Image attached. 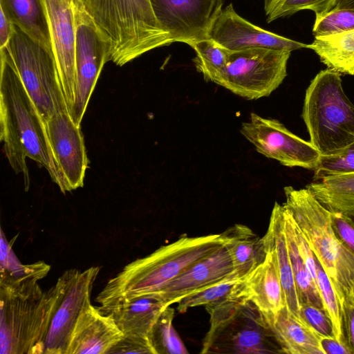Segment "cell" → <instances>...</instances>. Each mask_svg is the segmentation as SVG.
Listing matches in <instances>:
<instances>
[{
  "mask_svg": "<svg viewBox=\"0 0 354 354\" xmlns=\"http://www.w3.org/2000/svg\"><path fill=\"white\" fill-rule=\"evenodd\" d=\"M0 140L10 165L30 187L26 158L44 167L59 184L41 118L6 48L0 49Z\"/></svg>",
  "mask_w": 354,
  "mask_h": 354,
  "instance_id": "obj_1",
  "label": "cell"
},
{
  "mask_svg": "<svg viewBox=\"0 0 354 354\" xmlns=\"http://www.w3.org/2000/svg\"><path fill=\"white\" fill-rule=\"evenodd\" d=\"M223 245L220 234H182L175 241L129 263L106 283L96 301L111 308L133 298L157 293L194 262Z\"/></svg>",
  "mask_w": 354,
  "mask_h": 354,
  "instance_id": "obj_2",
  "label": "cell"
},
{
  "mask_svg": "<svg viewBox=\"0 0 354 354\" xmlns=\"http://www.w3.org/2000/svg\"><path fill=\"white\" fill-rule=\"evenodd\" d=\"M109 48V61L122 66L172 42L150 0H82Z\"/></svg>",
  "mask_w": 354,
  "mask_h": 354,
  "instance_id": "obj_3",
  "label": "cell"
},
{
  "mask_svg": "<svg viewBox=\"0 0 354 354\" xmlns=\"http://www.w3.org/2000/svg\"><path fill=\"white\" fill-rule=\"evenodd\" d=\"M75 269L46 290L37 284L19 293L0 292V354H41L53 317Z\"/></svg>",
  "mask_w": 354,
  "mask_h": 354,
  "instance_id": "obj_4",
  "label": "cell"
},
{
  "mask_svg": "<svg viewBox=\"0 0 354 354\" xmlns=\"http://www.w3.org/2000/svg\"><path fill=\"white\" fill-rule=\"evenodd\" d=\"M287 207L304 234L337 294L341 308L354 297V254L337 236L331 212L307 187H284Z\"/></svg>",
  "mask_w": 354,
  "mask_h": 354,
  "instance_id": "obj_5",
  "label": "cell"
},
{
  "mask_svg": "<svg viewBox=\"0 0 354 354\" xmlns=\"http://www.w3.org/2000/svg\"><path fill=\"white\" fill-rule=\"evenodd\" d=\"M302 118L310 143L330 155L354 142V105L345 94L339 73H318L306 89Z\"/></svg>",
  "mask_w": 354,
  "mask_h": 354,
  "instance_id": "obj_6",
  "label": "cell"
},
{
  "mask_svg": "<svg viewBox=\"0 0 354 354\" xmlns=\"http://www.w3.org/2000/svg\"><path fill=\"white\" fill-rule=\"evenodd\" d=\"M205 308L210 316V326L201 353H281L261 313L241 295Z\"/></svg>",
  "mask_w": 354,
  "mask_h": 354,
  "instance_id": "obj_7",
  "label": "cell"
},
{
  "mask_svg": "<svg viewBox=\"0 0 354 354\" xmlns=\"http://www.w3.org/2000/svg\"><path fill=\"white\" fill-rule=\"evenodd\" d=\"M5 48L43 123L55 114L68 112L53 51L15 25Z\"/></svg>",
  "mask_w": 354,
  "mask_h": 354,
  "instance_id": "obj_8",
  "label": "cell"
},
{
  "mask_svg": "<svg viewBox=\"0 0 354 354\" xmlns=\"http://www.w3.org/2000/svg\"><path fill=\"white\" fill-rule=\"evenodd\" d=\"M291 50L250 48L231 51L216 84L247 100L269 96L287 75Z\"/></svg>",
  "mask_w": 354,
  "mask_h": 354,
  "instance_id": "obj_9",
  "label": "cell"
},
{
  "mask_svg": "<svg viewBox=\"0 0 354 354\" xmlns=\"http://www.w3.org/2000/svg\"><path fill=\"white\" fill-rule=\"evenodd\" d=\"M75 24L76 89L69 111L73 122L80 127L90 97L104 64L109 48L87 12L82 0H73Z\"/></svg>",
  "mask_w": 354,
  "mask_h": 354,
  "instance_id": "obj_10",
  "label": "cell"
},
{
  "mask_svg": "<svg viewBox=\"0 0 354 354\" xmlns=\"http://www.w3.org/2000/svg\"><path fill=\"white\" fill-rule=\"evenodd\" d=\"M240 131L258 153L286 167L314 169L321 156L310 142L295 135L276 119L251 113Z\"/></svg>",
  "mask_w": 354,
  "mask_h": 354,
  "instance_id": "obj_11",
  "label": "cell"
},
{
  "mask_svg": "<svg viewBox=\"0 0 354 354\" xmlns=\"http://www.w3.org/2000/svg\"><path fill=\"white\" fill-rule=\"evenodd\" d=\"M44 126L61 192L83 187L88 158L80 127L73 122L68 112L53 115Z\"/></svg>",
  "mask_w": 354,
  "mask_h": 354,
  "instance_id": "obj_12",
  "label": "cell"
},
{
  "mask_svg": "<svg viewBox=\"0 0 354 354\" xmlns=\"http://www.w3.org/2000/svg\"><path fill=\"white\" fill-rule=\"evenodd\" d=\"M155 15L171 42L189 44L209 38L223 9V0H150Z\"/></svg>",
  "mask_w": 354,
  "mask_h": 354,
  "instance_id": "obj_13",
  "label": "cell"
},
{
  "mask_svg": "<svg viewBox=\"0 0 354 354\" xmlns=\"http://www.w3.org/2000/svg\"><path fill=\"white\" fill-rule=\"evenodd\" d=\"M53 52L69 114L75 98V24L73 0H41Z\"/></svg>",
  "mask_w": 354,
  "mask_h": 354,
  "instance_id": "obj_14",
  "label": "cell"
},
{
  "mask_svg": "<svg viewBox=\"0 0 354 354\" xmlns=\"http://www.w3.org/2000/svg\"><path fill=\"white\" fill-rule=\"evenodd\" d=\"M100 271L98 266H91L82 272L75 269L51 320L44 353L66 354L77 320L91 304V292Z\"/></svg>",
  "mask_w": 354,
  "mask_h": 354,
  "instance_id": "obj_15",
  "label": "cell"
},
{
  "mask_svg": "<svg viewBox=\"0 0 354 354\" xmlns=\"http://www.w3.org/2000/svg\"><path fill=\"white\" fill-rule=\"evenodd\" d=\"M209 38L230 51L250 48L293 50L308 48L301 43L257 26L241 17L232 3L223 8L214 21Z\"/></svg>",
  "mask_w": 354,
  "mask_h": 354,
  "instance_id": "obj_16",
  "label": "cell"
},
{
  "mask_svg": "<svg viewBox=\"0 0 354 354\" xmlns=\"http://www.w3.org/2000/svg\"><path fill=\"white\" fill-rule=\"evenodd\" d=\"M236 277L230 254L223 245L194 262L165 285L158 294L169 306L183 297L227 279Z\"/></svg>",
  "mask_w": 354,
  "mask_h": 354,
  "instance_id": "obj_17",
  "label": "cell"
},
{
  "mask_svg": "<svg viewBox=\"0 0 354 354\" xmlns=\"http://www.w3.org/2000/svg\"><path fill=\"white\" fill-rule=\"evenodd\" d=\"M123 336L109 313L91 304L77 320L66 354H108Z\"/></svg>",
  "mask_w": 354,
  "mask_h": 354,
  "instance_id": "obj_18",
  "label": "cell"
},
{
  "mask_svg": "<svg viewBox=\"0 0 354 354\" xmlns=\"http://www.w3.org/2000/svg\"><path fill=\"white\" fill-rule=\"evenodd\" d=\"M264 261L241 281V296L263 314H274L286 306L283 291L271 251Z\"/></svg>",
  "mask_w": 354,
  "mask_h": 354,
  "instance_id": "obj_19",
  "label": "cell"
},
{
  "mask_svg": "<svg viewBox=\"0 0 354 354\" xmlns=\"http://www.w3.org/2000/svg\"><path fill=\"white\" fill-rule=\"evenodd\" d=\"M261 314L281 353L325 354L321 335L286 306L274 314Z\"/></svg>",
  "mask_w": 354,
  "mask_h": 354,
  "instance_id": "obj_20",
  "label": "cell"
},
{
  "mask_svg": "<svg viewBox=\"0 0 354 354\" xmlns=\"http://www.w3.org/2000/svg\"><path fill=\"white\" fill-rule=\"evenodd\" d=\"M263 238L266 247L274 258L283 291L286 307L290 313L300 318V303L284 231L283 205L277 202L274 203L268 230Z\"/></svg>",
  "mask_w": 354,
  "mask_h": 354,
  "instance_id": "obj_21",
  "label": "cell"
},
{
  "mask_svg": "<svg viewBox=\"0 0 354 354\" xmlns=\"http://www.w3.org/2000/svg\"><path fill=\"white\" fill-rule=\"evenodd\" d=\"M157 293L147 294L111 308L102 310L109 313L124 335L149 337L162 310L167 307Z\"/></svg>",
  "mask_w": 354,
  "mask_h": 354,
  "instance_id": "obj_22",
  "label": "cell"
},
{
  "mask_svg": "<svg viewBox=\"0 0 354 354\" xmlns=\"http://www.w3.org/2000/svg\"><path fill=\"white\" fill-rule=\"evenodd\" d=\"M220 236L231 257L234 274L240 280L245 278L266 257L263 238L246 225L235 224L221 233Z\"/></svg>",
  "mask_w": 354,
  "mask_h": 354,
  "instance_id": "obj_23",
  "label": "cell"
},
{
  "mask_svg": "<svg viewBox=\"0 0 354 354\" xmlns=\"http://www.w3.org/2000/svg\"><path fill=\"white\" fill-rule=\"evenodd\" d=\"M0 7L15 26L53 51L46 15L41 0H0Z\"/></svg>",
  "mask_w": 354,
  "mask_h": 354,
  "instance_id": "obj_24",
  "label": "cell"
},
{
  "mask_svg": "<svg viewBox=\"0 0 354 354\" xmlns=\"http://www.w3.org/2000/svg\"><path fill=\"white\" fill-rule=\"evenodd\" d=\"M308 48L313 50L329 69L354 75V30L315 37Z\"/></svg>",
  "mask_w": 354,
  "mask_h": 354,
  "instance_id": "obj_25",
  "label": "cell"
},
{
  "mask_svg": "<svg viewBox=\"0 0 354 354\" xmlns=\"http://www.w3.org/2000/svg\"><path fill=\"white\" fill-rule=\"evenodd\" d=\"M282 205L284 231L300 306L311 304L324 310L319 291L299 252L295 234L294 218L287 207Z\"/></svg>",
  "mask_w": 354,
  "mask_h": 354,
  "instance_id": "obj_26",
  "label": "cell"
},
{
  "mask_svg": "<svg viewBox=\"0 0 354 354\" xmlns=\"http://www.w3.org/2000/svg\"><path fill=\"white\" fill-rule=\"evenodd\" d=\"M306 187L332 212L354 205V174L314 181Z\"/></svg>",
  "mask_w": 354,
  "mask_h": 354,
  "instance_id": "obj_27",
  "label": "cell"
},
{
  "mask_svg": "<svg viewBox=\"0 0 354 354\" xmlns=\"http://www.w3.org/2000/svg\"><path fill=\"white\" fill-rule=\"evenodd\" d=\"M195 51L194 62L198 72L207 82L216 83L225 69L231 51L210 38L189 44Z\"/></svg>",
  "mask_w": 354,
  "mask_h": 354,
  "instance_id": "obj_28",
  "label": "cell"
},
{
  "mask_svg": "<svg viewBox=\"0 0 354 354\" xmlns=\"http://www.w3.org/2000/svg\"><path fill=\"white\" fill-rule=\"evenodd\" d=\"M241 281L236 277H230L205 288L189 295L177 304L178 313H185L189 308L216 304L227 298L240 294Z\"/></svg>",
  "mask_w": 354,
  "mask_h": 354,
  "instance_id": "obj_29",
  "label": "cell"
},
{
  "mask_svg": "<svg viewBox=\"0 0 354 354\" xmlns=\"http://www.w3.org/2000/svg\"><path fill=\"white\" fill-rule=\"evenodd\" d=\"M174 313L171 306L166 307L152 328L150 340L156 354L189 353L174 328Z\"/></svg>",
  "mask_w": 354,
  "mask_h": 354,
  "instance_id": "obj_30",
  "label": "cell"
},
{
  "mask_svg": "<svg viewBox=\"0 0 354 354\" xmlns=\"http://www.w3.org/2000/svg\"><path fill=\"white\" fill-rule=\"evenodd\" d=\"M315 262L317 286L324 310L332 322L335 338L347 345L344 332L342 308L338 297L327 274L316 257Z\"/></svg>",
  "mask_w": 354,
  "mask_h": 354,
  "instance_id": "obj_31",
  "label": "cell"
},
{
  "mask_svg": "<svg viewBox=\"0 0 354 354\" xmlns=\"http://www.w3.org/2000/svg\"><path fill=\"white\" fill-rule=\"evenodd\" d=\"M337 0H264L267 22L291 15L302 10H310L315 16L322 15L336 4Z\"/></svg>",
  "mask_w": 354,
  "mask_h": 354,
  "instance_id": "obj_32",
  "label": "cell"
},
{
  "mask_svg": "<svg viewBox=\"0 0 354 354\" xmlns=\"http://www.w3.org/2000/svg\"><path fill=\"white\" fill-rule=\"evenodd\" d=\"M314 170L313 180L354 174V142L337 153L321 155Z\"/></svg>",
  "mask_w": 354,
  "mask_h": 354,
  "instance_id": "obj_33",
  "label": "cell"
},
{
  "mask_svg": "<svg viewBox=\"0 0 354 354\" xmlns=\"http://www.w3.org/2000/svg\"><path fill=\"white\" fill-rule=\"evenodd\" d=\"M315 17L313 28L315 37L354 30V10L333 8L329 12Z\"/></svg>",
  "mask_w": 354,
  "mask_h": 354,
  "instance_id": "obj_34",
  "label": "cell"
},
{
  "mask_svg": "<svg viewBox=\"0 0 354 354\" xmlns=\"http://www.w3.org/2000/svg\"><path fill=\"white\" fill-rule=\"evenodd\" d=\"M299 317L319 335L334 337L332 322L324 310L311 304H301Z\"/></svg>",
  "mask_w": 354,
  "mask_h": 354,
  "instance_id": "obj_35",
  "label": "cell"
},
{
  "mask_svg": "<svg viewBox=\"0 0 354 354\" xmlns=\"http://www.w3.org/2000/svg\"><path fill=\"white\" fill-rule=\"evenodd\" d=\"M148 353L156 354L149 337L124 335L122 338L108 352V354Z\"/></svg>",
  "mask_w": 354,
  "mask_h": 354,
  "instance_id": "obj_36",
  "label": "cell"
},
{
  "mask_svg": "<svg viewBox=\"0 0 354 354\" xmlns=\"http://www.w3.org/2000/svg\"><path fill=\"white\" fill-rule=\"evenodd\" d=\"M330 212L333 227L337 236L354 254V221L341 212Z\"/></svg>",
  "mask_w": 354,
  "mask_h": 354,
  "instance_id": "obj_37",
  "label": "cell"
},
{
  "mask_svg": "<svg viewBox=\"0 0 354 354\" xmlns=\"http://www.w3.org/2000/svg\"><path fill=\"white\" fill-rule=\"evenodd\" d=\"M294 229L295 239L298 246L299 252L304 263L306 268L310 275L317 290V269L315 255L314 254L307 239L302 233L294 219ZM319 291V290H318Z\"/></svg>",
  "mask_w": 354,
  "mask_h": 354,
  "instance_id": "obj_38",
  "label": "cell"
},
{
  "mask_svg": "<svg viewBox=\"0 0 354 354\" xmlns=\"http://www.w3.org/2000/svg\"><path fill=\"white\" fill-rule=\"evenodd\" d=\"M342 322L346 344L354 353V297L345 299L342 306Z\"/></svg>",
  "mask_w": 354,
  "mask_h": 354,
  "instance_id": "obj_39",
  "label": "cell"
},
{
  "mask_svg": "<svg viewBox=\"0 0 354 354\" xmlns=\"http://www.w3.org/2000/svg\"><path fill=\"white\" fill-rule=\"evenodd\" d=\"M320 343L325 354H352L347 345L334 337L321 335Z\"/></svg>",
  "mask_w": 354,
  "mask_h": 354,
  "instance_id": "obj_40",
  "label": "cell"
},
{
  "mask_svg": "<svg viewBox=\"0 0 354 354\" xmlns=\"http://www.w3.org/2000/svg\"><path fill=\"white\" fill-rule=\"evenodd\" d=\"M0 15V49L7 46L12 36L14 24L1 8Z\"/></svg>",
  "mask_w": 354,
  "mask_h": 354,
  "instance_id": "obj_41",
  "label": "cell"
},
{
  "mask_svg": "<svg viewBox=\"0 0 354 354\" xmlns=\"http://www.w3.org/2000/svg\"><path fill=\"white\" fill-rule=\"evenodd\" d=\"M334 8L354 10V0H337Z\"/></svg>",
  "mask_w": 354,
  "mask_h": 354,
  "instance_id": "obj_42",
  "label": "cell"
},
{
  "mask_svg": "<svg viewBox=\"0 0 354 354\" xmlns=\"http://www.w3.org/2000/svg\"><path fill=\"white\" fill-rule=\"evenodd\" d=\"M341 212L349 216L354 221V205L349 206L342 209Z\"/></svg>",
  "mask_w": 354,
  "mask_h": 354,
  "instance_id": "obj_43",
  "label": "cell"
}]
</instances>
